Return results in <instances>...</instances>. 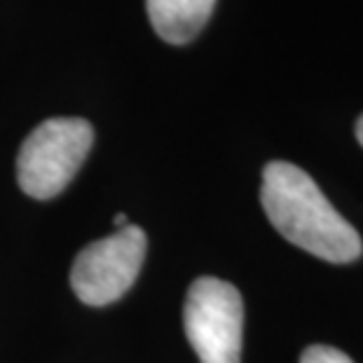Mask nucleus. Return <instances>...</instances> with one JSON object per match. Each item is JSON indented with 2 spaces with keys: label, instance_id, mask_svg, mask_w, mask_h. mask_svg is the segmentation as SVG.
Returning <instances> with one entry per match:
<instances>
[{
  "label": "nucleus",
  "instance_id": "7",
  "mask_svg": "<svg viewBox=\"0 0 363 363\" xmlns=\"http://www.w3.org/2000/svg\"><path fill=\"white\" fill-rule=\"evenodd\" d=\"M127 225H129V220H127V216H125V213H118V216H115V228L122 230V228H127Z\"/></svg>",
  "mask_w": 363,
  "mask_h": 363
},
{
  "label": "nucleus",
  "instance_id": "6",
  "mask_svg": "<svg viewBox=\"0 0 363 363\" xmlns=\"http://www.w3.org/2000/svg\"><path fill=\"white\" fill-rule=\"evenodd\" d=\"M300 363H354L345 352L328 345H312L300 357Z\"/></svg>",
  "mask_w": 363,
  "mask_h": 363
},
{
  "label": "nucleus",
  "instance_id": "5",
  "mask_svg": "<svg viewBox=\"0 0 363 363\" xmlns=\"http://www.w3.org/2000/svg\"><path fill=\"white\" fill-rule=\"evenodd\" d=\"M216 0H145L150 24L164 43L185 45L206 26Z\"/></svg>",
  "mask_w": 363,
  "mask_h": 363
},
{
  "label": "nucleus",
  "instance_id": "8",
  "mask_svg": "<svg viewBox=\"0 0 363 363\" xmlns=\"http://www.w3.org/2000/svg\"><path fill=\"white\" fill-rule=\"evenodd\" d=\"M357 138H359V143L363 145V115H361L359 122H357Z\"/></svg>",
  "mask_w": 363,
  "mask_h": 363
},
{
  "label": "nucleus",
  "instance_id": "3",
  "mask_svg": "<svg viewBox=\"0 0 363 363\" xmlns=\"http://www.w3.org/2000/svg\"><path fill=\"white\" fill-rule=\"evenodd\" d=\"M183 328L199 363H242L244 300L233 284L199 277L185 298Z\"/></svg>",
  "mask_w": 363,
  "mask_h": 363
},
{
  "label": "nucleus",
  "instance_id": "2",
  "mask_svg": "<svg viewBox=\"0 0 363 363\" xmlns=\"http://www.w3.org/2000/svg\"><path fill=\"white\" fill-rule=\"evenodd\" d=\"M94 145V129L82 118H50L38 125L17 155V181L33 199L61 195Z\"/></svg>",
  "mask_w": 363,
  "mask_h": 363
},
{
  "label": "nucleus",
  "instance_id": "4",
  "mask_svg": "<svg viewBox=\"0 0 363 363\" xmlns=\"http://www.w3.org/2000/svg\"><path fill=\"white\" fill-rule=\"evenodd\" d=\"M148 239L138 225L115 230L84 246L73 260L71 286L84 305L104 307L125 296L143 267Z\"/></svg>",
  "mask_w": 363,
  "mask_h": 363
},
{
  "label": "nucleus",
  "instance_id": "1",
  "mask_svg": "<svg viewBox=\"0 0 363 363\" xmlns=\"http://www.w3.org/2000/svg\"><path fill=\"white\" fill-rule=\"evenodd\" d=\"M260 202L277 233L298 249L337 265L361 258L359 233L300 167L269 162L262 172Z\"/></svg>",
  "mask_w": 363,
  "mask_h": 363
}]
</instances>
